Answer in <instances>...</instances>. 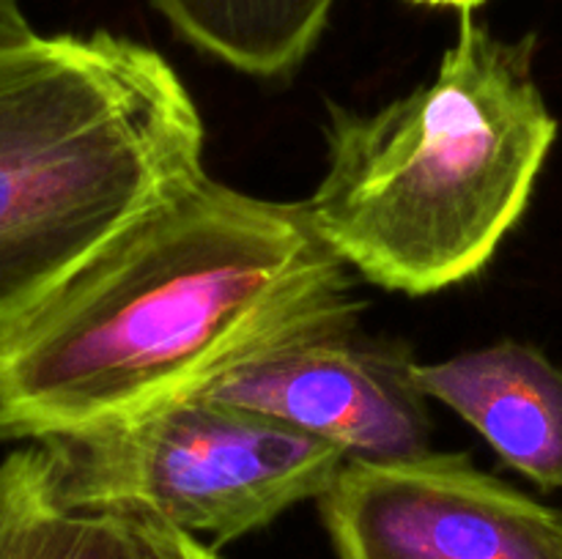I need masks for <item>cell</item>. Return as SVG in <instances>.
Listing matches in <instances>:
<instances>
[{
    "label": "cell",
    "mask_w": 562,
    "mask_h": 559,
    "mask_svg": "<svg viewBox=\"0 0 562 559\" xmlns=\"http://www.w3.org/2000/svg\"><path fill=\"white\" fill-rule=\"evenodd\" d=\"M184 42L256 77L296 69L338 0H151Z\"/></svg>",
    "instance_id": "9c48e42d"
},
{
    "label": "cell",
    "mask_w": 562,
    "mask_h": 559,
    "mask_svg": "<svg viewBox=\"0 0 562 559\" xmlns=\"http://www.w3.org/2000/svg\"><path fill=\"white\" fill-rule=\"evenodd\" d=\"M0 559H217L212 546L137 510L66 507L38 444L0 464Z\"/></svg>",
    "instance_id": "ba28073f"
},
{
    "label": "cell",
    "mask_w": 562,
    "mask_h": 559,
    "mask_svg": "<svg viewBox=\"0 0 562 559\" xmlns=\"http://www.w3.org/2000/svg\"><path fill=\"white\" fill-rule=\"evenodd\" d=\"M66 507L137 510L214 548L318 499L344 455L269 417L187 398L77 436L33 442Z\"/></svg>",
    "instance_id": "277c9868"
},
{
    "label": "cell",
    "mask_w": 562,
    "mask_h": 559,
    "mask_svg": "<svg viewBox=\"0 0 562 559\" xmlns=\"http://www.w3.org/2000/svg\"><path fill=\"white\" fill-rule=\"evenodd\" d=\"M324 327L267 345L203 384L198 398L239 406L318 438L357 464L431 453L428 398L406 345Z\"/></svg>",
    "instance_id": "8992f818"
},
{
    "label": "cell",
    "mask_w": 562,
    "mask_h": 559,
    "mask_svg": "<svg viewBox=\"0 0 562 559\" xmlns=\"http://www.w3.org/2000/svg\"><path fill=\"white\" fill-rule=\"evenodd\" d=\"M360 310L305 203L203 173L0 340V438L115 425L291 334L351 327Z\"/></svg>",
    "instance_id": "6da1fadb"
},
{
    "label": "cell",
    "mask_w": 562,
    "mask_h": 559,
    "mask_svg": "<svg viewBox=\"0 0 562 559\" xmlns=\"http://www.w3.org/2000/svg\"><path fill=\"white\" fill-rule=\"evenodd\" d=\"M426 398L470 422L503 458L543 491H562V367L541 349L499 340L442 362H417Z\"/></svg>",
    "instance_id": "52a82bcc"
},
{
    "label": "cell",
    "mask_w": 562,
    "mask_h": 559,
    "mask_svg": "<svg viewBox=\"0 0 562 559\" xmlns=\"http://www.w3.org/2000/svg\"><path fill=\"white\" fill-rule=\"evenodd\" d=\"M417 5H431V9H459V11H475L481 9L486 0H409Z\"/></svg>",
    "instance_id": "8fae6325"
},
{
    "label": "cell",
    "mask_w": 562,
    "mask_h": 559,
    "mask_svg": "<svg viewBox=\"0 0 562 559\" xmlns=\"http://www.w3.org/2000/svg\"><path fill=\"white\" fill-rule=\"evenodd\" d=\"M536 33L499 38L461 11L437 77L376 113L329 107L311 201L324 244L387 290L426 296L486 269L558 140Z\"/></svg>",
    "instance_id": "7a4b0ae2"
},
{
    "label": "cell",
    "mask_w": 562,
    "mask_h": 559,
    "mask_svg": "<svg viewBox=\"0 0 562 559\" xmlns=\"http://www.w3.org/2000/svg\"><path fill=\"white\" fill-rule=\"evenodd\" d=\"M201 175V113L157 49L110 31L3 49L0 340Z\"/></svg>",
    "instance_id": "3957f363"
},
{
    "label": "cell",
    "mask_w": 562,
    "mask_h": 559,
    "mask_svg": "<svg viewBox=\"0 0 562 559\" xmlns=\"http://www.w3.org/2000/svg\"><path fill=\"white\" fill-rule=\"evenodd\" d=\"M217 559H220V557H217Z\"/></svg>",
    "instance_id": "7c38bea8"
},
{
    "label": "cell",
    "mask_w": 562,
    "mask_h": 559,
    "mask_svg": "<svg viewBox=\"0 0 562 559\" xmlns=\"http://www.w3.org/2000/svg\"><path fill=\"white\" fill-rule=\"evenodd\" d=\"M318 510L338 559H562V507L467 453L344 460Z\"/></svg>",
    "instance_id": "5b68a950"
},
{
    "label": "cell",
    "mask_w": 562,
    "mask_h": 559,
    "mask_svg": "<svg viewBox=\"0 0 562 559\" xmlns=\"http://www.w3.org/2000/svg\"><path fill=\"white\" fill-rule=\"evenodd\" d=\"M36 36L22 11V0H0V53Z\"/></svg>",
    "instance_id": "30bf717a"
}]
</instances>
